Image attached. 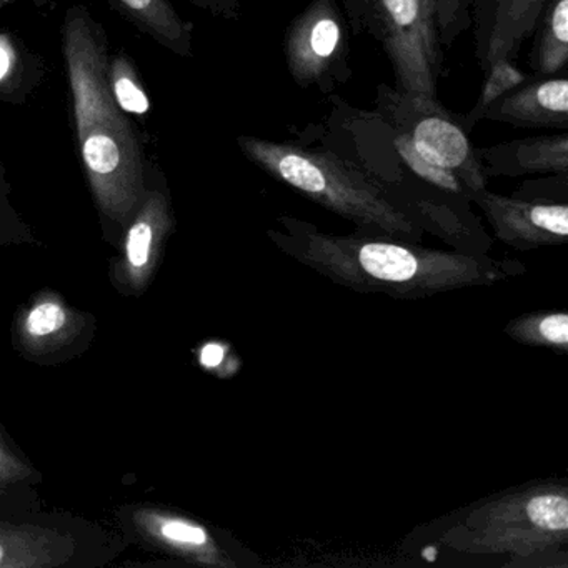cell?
Returning a JSON list of instances; mask_svg holds the SVG:
<instances>
[{
	"label": "cell",
	"instance_id": "6",
	"mask_svg": "<svg viewBox=\"0 0 568 568\" xmlns=\"http://www.w3.org/2000/svg\"><path fill=\"white\" fill-rule=\"evenodd\" d=\"M375 114L404 134L418 155L430 164L454 172L471 194L488 189V175L481 164L480 149L465 129L464 115L455 114L425 95L407 94L394 85L378 84Z\"/></svg>",
	"mask_w": 568,
	"mask_h": 568
},
{
	"label": "cell",
	"instance_id": "24",
	"mask_svg": "<svg viewBox=\"0 0 568 568\" xmlns=\"http://www.w3.org/2000/svg\"><path fill=\"white\" fill-rule=\"evenodd\" d=\"M4 448V445H0V481L16 478L18 468L21 467L18 460L11 454H8Z\"/></svg>",
	"mask_w": 568,
	"mask_h": 568
},
{
	"label": "cell",
	"instance_id": "5",
	"mask_svg": "<svg viewBox=\"0 0 568 568\" xmlns=\"http://www.w3.org/2000/svg\"><path fill=\"white\" fill-rule=\"evenodd\" d=\"M344 14L387 58L397 91L438 99L445 51L418 0H344Z\"/></svg>",
	"mask_w": 568,
	"mask_h": 568
},
{
	"label": "cell",
	"instance_id": "16",
	"mask_svg": "<svg viewBox=\"0 0 568 568\" xmlns=\"http://www.w3.org/2000/svg\"><path fill=\"white\" fill-rule=\"evenodd\" d=\"M505 335L527 347L568 352V314L565 311H538L507 322Z\"/></svg>",
	"mask_w": 568,
	"mask_h": 568
},
{
	"label": "cell",
	"instance_id": "9",
	"mask_svg": "<svg viewBox=\"0 0 568 568\" xmlns=\"http://www.w3.org/2000/svg\"><path fill=\"white\" fill-rule=\"evenodd\" d=\"M545 4L547 0H474L470 31L478 68L485 71L498 59H517Z\"/></svg>",
	"mask_w": 568,
	"mask_h": 568
},
{
	"label": "cell",
	"instance_id": "3",
	"mask_svg": "<svg viewBox=\"0 0 568 568\" xmlns=\"http://www.w3.org/2000/svg\"><path fill=\"white\" fill-rule=\"evenodd\" d=\"M435 548L505 557L504 567H568V485L544 478L488 495L418 528Z\"/></svg>",
	"mask_w": 568,
	"mask_h": 568
},
{
	"label": "cell",
	"instance_id": "10",
	"mask_svg": "<svg viewBox=\"0 0 568 568\" xmlns=\"http://www.w3.org/2000/svg\"><path fill=\"white\" fill-rule=\"evenodd\" d=\"M487 121L515 129H568V78L530 75L525 84L507 92L485 112Z\"/></svg>",
	"mask_w": 568,
	"mask_h": 568
},
{
	"label": "cell",
	"instance_id": "17",
	"mask_svg": "<svg viewBox=\"0 0 568 568\" xmlns=\"http://www.w3.org/2000/svg\"><path fill=\"white\" fill-rule=\"evenodd\" d=\"M484 72V84H481L477 102H475L470 112L464 114L465 129L470 134L475 125L484 121L485 112L497 99H500L507 92L514 91L518 85L525 84L530 79V75L525 74L515 64V59H498V61L491 62Z\"/></svg>",
	"mask_w": 568,
	"mask_h": 568
},
{
	"label": "cell",
	"instance_id": "22",
	"mask_svg": "<svg viewBox=\"0 0 568 568\" xmlns=\"http://www.w3.org/2000/svg\"><path fill=\"white\" fill-rule=\"evenodd\" d=\"M19 69L22 62L14 42L0 36V95L16 94Z\"/></svg>",
	"mask_w": 568,
	"mask_h": 568
},
{
	"label": "cell",
	"instance_id": "21",
	"mask_svg": "<svg viewBox=\"0 0 568 568\" xmlns=\"http://www.w3.org/2000/svg\"><path fill=\"white\" fill-rule=\"evenodd\" d=\"M68 322V314L58 302H42L29 312L26 328L34 337H45L61 331Z\"/></svg>",
	"mask_w": 568,
	"mask_h": 568
},
{
	"label": "cell",
	"instance_id": "15",
	"mask_svg": "<svg viewBox=\"0 0 568 568\" xmlns=\"http://www.w3.org/2000/svg\"><path fill=\"white\" fill-rule=\"evenodd\" d=\"M531 36L530 69L535 78L567 74L568 0H547Z\"/></svg>",
	"mask_w": 568,
	"mask_h": 568
},
{
	"label": "cell",
	"instance_id": "14",
	"mask_svg": "<svg viewBox=\"0 0 568 568\" xmlns=\"http://www.w3.org/2000/svg\"><path fill=\"white\" fill-rule=\"evenodd\" d=\"M119 16L181 58H192L194 24L184 21L169 0H105Z\"/></svg>",
	"mask_w": 568,
	"mask_h": 568
},
{
	"label": "cell",
	"instance_id": "4",
	"mask_svg": "<svg viewBox=\"0 0 568 568\" xmlns=\"http://www.w3.org/2000/svg\"><path fill=\"white\" fill-rule=\"evenodd\" d=\"M248 162L367 234L422 242L425 231L388 185L328 149L239 135Z\"/></svg>",
	"mask_w": 568,
	"mask_h": 568
},
{
	"label": "cell",
	"instance_id": "8",
	"mask_svg": "<svg viewBox=\"0 0 568 568\" xmlns=\"http://www.w3.org/2000/svg\"><path fill=\"white\" fill-rule=\"evenodd\" d=\"M471 205L480 209L495 239L515 251H538L568 242L567 201L508 197L485 189L475 195Z\"/></svg>",
	"mask_w": 568,
	"mask_h": 568
},
{
	"label": "cell",
	"instance_id": "12",
	"mask_svg": "<svg viewBox=\"0 0 568 568\" xmlns=\"http://www.w3.org/2000/svg\"><path fill=\"white\" fill-rule=\"evenodd\" d=\"M481 164L488 178L524 175H568V135L515 139L480 149Z\"/></svg>",
	"mask_w": 568,
	"mask_h": 568
},
{
	"label": "cell",
	"instance_id": "25",
	"mask_svg": "<svg viewBox=\"0 0 568 568\" xmlns=\"http://www.w3.org/2000/svg\"><path fill=\"white\" fill-rule=\"evenodd\" d=\"M221 348L217 345H207V347L202 351L201 362L205 365V367H214V365L219 364L221 361Z\"/></svg>",
	"mask_w": 568,
	"mask_h": 568
},
{
	"label": "cell",
	"instance_id": "23",
	"mask_svg": "<svg viewBox=\"0 0 568 568\" xmlns=\"http://www.w3.org/2000/svg\"><path fill=\"white\" fill-rule=\"evenodd\" d=\"M189 2L214 18L224 19V21L241 19L242 8L239 0H189Z\"/></svg>",
	"mask_w": 568,
	"mask_h": 568
},
{
	"label": "cell",
	"instance_id": "26",
	"mask_svg": "<svg viewBox=\"0 0 568 568\" xmlns=\"http://www.w3.org/2000/svg\"><path fill=\"white\" fill-rule=\"evenodd\" d=\"M4 2H8V0H0V6L4 4Z\"/></svg>",
	"mask_w": 568,
	"mask_h": 568
},
{
	"label": "cell",
	"instance_id": "2",
	"mask_svg": "<svg viewBox=\"0 0 568 568\" xmlns=\"http://www.w3.org/2000/svg\"><path fill=\"white\" fill-rule=\"evenodd\" d=\"M64 58L85 174L102 212L125 222L148 192L144 158L138 131L112 95L105 32L79 6L65 16Z\"/></svg>",
	"mask_w": 568,
	"mask_h": 568
},
{
	"label": "cell",
	"instance_id": "13",
	"mask_svg": "<svg viewBox=\"0 0 568 568\" xmlns=\"http://www.w3.org/2000/svg\"><path fill=\"white\" fill-rule=\"evenodd\" d=\"M168 199L161 192H145L138 215L125 239V264L134 285H144L161 251L162 241L171 229Z\"/></svg>",
	"mask_w": 568,
	"mask_h": 568
},
{
	"label": "cell",
	"instance_id": "18",
	"mask_svg": "<svg viewBox=\"0 0 568 568\" xmlns=\"http://www.w3.org/2000/svg\"><path fill=\"white\" fill-rule=\"evenodd\" d=\"M42 531L0 527V568L51 565V551H42Z\"/></svg>",
	"mask_w": 568,
	"mask_h": 568
},
{
	"label": "cell",
	"instance_id": "7",
	"mask_svg": "<svg viewBox=\"0 0 568 568\" xmlns=\"http://www.w3.org/2000/svg\"><path fill=\"white\" fill-rule=\"evenodd\" d=\"M285 65L295 85L331 95L351 81V26L337 0H311L285 29Z\"/></svg>",
	"mask_w": 568,
	"mask_h": 568
},
{
	"label": "cell",
	"instance_id": "1",
	"mask_svg": "<svg viewBox=\"0 0 568 568\" xmlns=\"http://www.w3.org/2000/svg\"><path fill=\"white\" fill-rule=\"evenodd\" d=\"M265 235L282 254L338 287L400 301L490 287L527 272L521 262L510 258L425 247L392 235L332 234L295 215H278Z\"/></svg>",
	"mask_w": 568,
	"mask_h": 568
},
{
	"label": "cell",
	"instance_id": "19",
	"mask_svg": "<svg viewBox=\"0 0 568 568\" xmlns=\"http://www.w3.org/2000/svg\"><path fill=\"white\" fill-rule=\"evenodd\" d=\"M109 82H111L112 95L119 108L129 114L144 115L151 109L144 89L135 78V69L125 58H115L109 68Z\"/></svg>",
	"mask_w": 568,
	"mask_h": 568
},
{
	"label": "cell",
	"instance_id": "20",
	"mask_svg": "<svg viewBox=\"0 0 568 568\" xmlns=\"http://www.w3.org/2000/svg\"><path fill=\"white\" fill-rule=\"evenodd\" d=\"M474 0H435V24L442 48H452L471 28Z\"/></svg>",
	"mask_w": 568,
	"mask_h": 568
},
{
	"label": "cell",
	"instance_id": "11",
	"mask_svg": "<svg viewBox=\"0 0 568 568\" xmlns=\"http://www.w3.org/2000/svg\"><path fill=\"white\" fill-rule=\"evenodd\" d=\"M139 521L159 541L194 564L221 568L261 565L257 554H252L234 544H225L205 525L197 524L191 518L149 511V514L139 515Z\"/></svg>",
	"mask_w": 568,
	"mask_h": 568
}]
</instances>
